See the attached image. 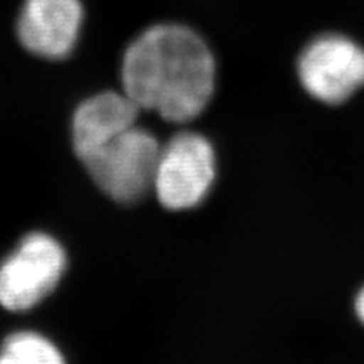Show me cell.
Here are the masks:
<instances>
[{
	"label": "cell",
	"instance_id": "obj_1",
	"mask_svg": "<svg viewBox=\"0 0 364 364\" xmlns=\"http://www.w3.org/2000/svg\"><path fill=\"white\" fill-rule=\"evenodd\" d=\"M122 81L123 93L140 109L184 123L208 105L215 84L214 58L193 31L159 25L129 46L123 56Z\"/></svg>",
	"mask_w": 364,
	"mask_h": 364
},
{
	"label": "cell",
	"instance_id": "obj_2",
	"mask_svg": "<svg viewBox=\"0 0 364 364\" xmlns=\"http://www.w3.org/2000/svg\"><path fill=\"white\" fill-rule=\"evenodd\" d=\"M159 152L161 146L149 131L132 127L81 161L105 195L132 203L154 188Z\"/></svg>",
	"mask_w": 364,
	"mask_h": 364
},
{
	"label": "cell",
	"instance_id": "obj_3",
	"mask_svg": "<svg viewBox=\"0 0 364 364\" xmlns=\"http://www.w3.org/2000/svg\"><path fill=\"white\" fill-rule=\"evenodd\" d=\"M215 178L211 143L196 132H179L161 147L154 190L163 207L182 211L198 207Z\"/></svg>",
	"mask_w": 364,
	"mask_h": 364
},
{
	"label": "cell",
	"instance_id": "obj_4",
	"mask_svg": "<svg viewBox=\"0 0 364 364\" xmlns=\"http://www.w3.org/2000/svg\"><path fill=\"white\" fill-rule=\"evenodd\" d=\"M65 269V254L48 234L32 232L0 264V305L26 311L55 290Z\"/></svg>",
	"mask_w": 364,
	"mask_h": 364
},
{
	"label": "cell",
	"instance_id": "obj_5",
	"mask_svg": "<svg viewBox=\"0 0 364 364\" xmlns=\"http://www.w3.org/2000/svg\"><path fill=\"white\" fill-rule=\"evenodd\" d=\"M304 88L325 104H341L364 85V50L345 37L313 41L299 60Z\"/></svg>",
	"mask_w": 364,
	"mask_h": 364
},
{
	"label": "cell",
	"instance_id": "obj_6",
	"mask_svg": "<svg viewBox=\"0 0 364 364\" xmlns=\"http://www.w3.org/2000/svg\"><path fill=\"white\" fill-rule=\"evenodd\" d=\"M84 20L79 0H25L17 36L23 48L46 60H64L75 49Z\"/></svg>",
	"mask_w": 364,
	"mask_h": 364
},
{
	"label": "cell",
	"instance_id": "obj_7",
	"mask_svg": "<svg viewBox=\"0 0 364 364\" xmlns=\"http://www.w3.org/2000/svg\"><path fill=\"white\" fill-rule=\"evenodd\" d=\"M140 108L124 95L105 91L84 100L77 107L73 124V147L79 159H82L122 132L135 127Z\"/></svg>",
	"mask_w": 364,
	"mask_h": 364
},
{
	"label": "cell",
	"instance_id": "obj_8",
	"mask_svg": "<svg viewBox=\"0 0 364 364\" xmlns=\"http://www.w3.org/2000/svg\"><path fill=\"white\" fill-rule=\"evenodd\" d=\"M0 364H65V361L50 340L36 333H17L2 345Z\"/></svg>",
	"mask_w": 364,
	"mask_h": 364
},
{
	"label": "cell",
	"instance_id": "obj_9",
	"mask_svg": "<svg viewBox=\"0 0 364 364\" xmlns=\"http://www.w3.org/2000/svg\"><path fill=\"white\" fill-rule=\"evenodd\" d=\"M355 313L360 321L364 323V287L360 290L355 298Z\"/></svg>",
	"mask_w": 364,
	"mask_h": 364
}]
</instances>
